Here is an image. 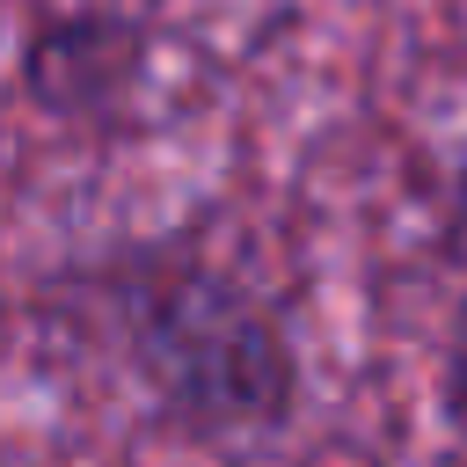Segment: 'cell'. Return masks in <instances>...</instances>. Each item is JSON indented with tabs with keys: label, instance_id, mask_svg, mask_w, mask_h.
<instances>
[{
	"label": "cell",
	"instance_id": "1",
	"mask_svg": "<svg viewBox=\"0 0 467 467\" xmlns=\"http://www.w3.org/2000/svg\"><path fill=\"white\" fill-rule=\"evenodd\" d=\"M44 306L102 343L190 445L277 438L306 409V365L277 299L190 226L131 234L51 270Z\"/></svg>",
	"mask_w": 467,
	"mask_h": 467
},
{
	"label": "cell",
	"instance_id": "2",
	"mask_svg": "<svg viewBox=\"0 0 467 467\" xmlns=\"http://www.w3.org/2000/svg\"><path fill=\"white\" fill-rule=\"evenodd\" d=\"M146 73H153V29L109 0L44 7L15 51L22 102L51 124H88V131H117L139 109Z\"/></svg>",
	"mask_w": 467,
	"mask_h": 467
},
{
	"label": "cell",
	"instance_id": "3",
	"mask_svg": "<svg viewBox=\"0 0 467 467\" xmlns=\"http://www.w3.org/2000/svg\"><path fill=\"white\" fill-rule=\"evenodd\" d=\"M438 255L460 270V299H452V321L438 343V423L467 438V153L438 182Z\"/></svg>",
	"mask_w": 467,
	"mask_h": 467
}]
</instances>
